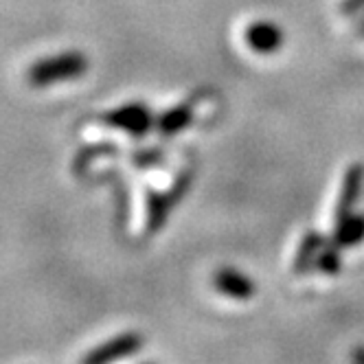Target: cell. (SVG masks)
<instances>
[{
  "instance_id": "9",
  "label": "cell",
  "mask_w": 364,
  "mask_h": 364,
  "mask_svg": "<svg viewBox=\"0 0 364 364\" xmlns=\"http://www.w3.org/2000/svg\"><path fill=\"white\" fill-rule=\"evenodd\" d=\"M321 246L323 240L318 232H309V235L303 240L299 252H296V262H294V272H305L307 268H311L316 264V259L321 255Z\"/></svg>"
},
{
  "instance_id": "13",
  "label": "cell",
  "mask_w": 364,
  "mask_h": 364,
  "mask_svg": "<svg viewBox=\"0 0 364 364\" xmlns=\"http://www.w3.org/2000/svg\"><path fill=\"white\" fill-rule=\"evenodd\" d=\"M362 36H364V27H362Z\"/></svg>"
},
{
  "instance_id": "10",
  "label": "cell",
  "mask_w": 364,
  "mask_h": 364,
  "mask_svg": "<svg viewBox=\"0 0 364 364\" xmlns=\"http://www.w3.org/2000/svg\"><path fill=\"white\" fill-rule=\"evenodd\" d=\"M165 215H167V206H165V200H163V198H156V196H151V206H149V228H151V230L159 228V226L163 224Z\"/></svg>"
},
{
  "instance_id": "6",
  "label": "cell",
  "mask_w": 364,
  "mask_h": 364,
  "mask_svg": "<svg viewBox=\"0 0 364 364\" xmlns=\"http://www.w3.org/2000/svg\"><path fill=\"white\" fill-rule=\"evenodd\" d=\"M362 178H364V171L360 165H353L345 178V189H343V196L338 200V206H336V224L345 222L347 218H351V209L355 206V200L360 198V189H362Z\"/></svg>"
},
{
  "instance_id": "11",
  "label": "cell",
  "mask_w": 364,
  "mask_h": 364,
  "mask_svg": "<svg viewBox=\"0 0 364 364\" xmlns=\"http://www.w3.org/2000/svg\"><path fill=\"white\" fill-rule=\"evenodd\" d=\"M316 266H318L321 270H325V272H336L338 268H341V259H338V252H336L333 248L321 252L318 259H316Z\"/></svg>"
},
{
  "instance_id": "5",
  "label": "cell",
  "mask_w": 364,
  "mask_h": 364,
  "mask_svg": "<svg viewBox=\"0 0 364 364\" xmlns=\"http://www.w3.org/2000/svg\"><path fill=\"white\" fill-rule=\"evenodd\" d=\"M213 283H215V288H218L224 296H228V299L246 301V299H250V296L255 294V283H252L248 277H244L242 272L230 270V268L220 270V272L215 274Z\"/></svg>"
},
{
  "instance_id": "8",
  "label": "cell",
  "mask_w": 364,
  "mask_h": 364,
  "mask_svg": "<svg viewBox=\"0 0 364 364\" xmlns=\"http://www.w3.org/2000/svg\"><path fill=\"white\" fill-rule=\"evenodd\" d=\"M364 240V215H351L345 222L336 224V246H355Z\"/></svg>"
},
{
  "instance_id": "4",
  "label": "cell",
  "mask_w": 364,
  "mask_h": 364,
  "mask_svg": "<svg viewBox=\"0 0 364 364\" xmlns=\"http://www.w3.org/2000/svg\"><path fill=\"white\" fill-rule=\"evenodd\" d=\"M246 44L255 50V53H262V55H268V53H277L279 46L283 44V33L277 24L272 22H255L246 29Z\"/></svg>"
},
{
  "instance_id": "3",
  "label": "cell",
  "mask_w": 364,
  "mask_h": 364,
  "mask_svg": "<svg viewBox=\"0 0 364 364\" xmlns=\"http://www.w3.org/2000/svg\"><path fill=\"white\" fill-rule=\"evenodd\" d=\"M143 341L139 333H121L112 341L103 343L101 347H97L95 351H90L88 355H84V362L90 364H103V362H112L119 358H127L141 349Z\"/></svg>"
},
{
  "instance_id": "7",
  "label": "cell",
  "mask_w": 364,
  "mask_h": 364,
  "mask_svg": "<svg viewBox=\"0 0 364 364\" xmlns=\"http://www.w3.org/2000/svg\"><path fill=\"white\" fill-rule=\"evenodd\" d=\"M193 119V103H185V106H176L169 112H165L159 119V129L165 136H171L180 129H185Z\"/></svg>"
},
{
  "instance_id": "12",
  "label": "cell",
  "mask_w": 364,
  "mask_h": 364,
  "mask_svg": "<svg viewBox=\"0 0 364 364\" xmlns=\"http://www.w3.org/2000/svg\"><path fill=\"white\" fill-rule=\"evenodd\" d=\"M360 7H364V0H345V3H343V11L345 14H351V11H355Z\"/></svg>"
},
{
  "instance_id": "1",
  "label": "cell",
  "mask_w": 364,
  "mask_h": 364,
  "mask_svg": "<svg viewBox=\"0 0 364 364\" xmlns=\"http://www.w3.org/2000/svg\"><path fill=\"white\" fill-rule=\"evenodd\" d=\"M88 68V60L82 53H62L55 58L40 60L29 70V82L33 86H50L55 82L82 77Z\"/></svg>"
},
{
  "instance_id": "2",
  "label": "cell",
  "mask_w": 364,
  "mask_h": 364,
  "mask_svg": "<svg viewBox=\"0 0 364 364\" xmlns=\"http://www.w3.org/2000/svg\"><path fill=\"white\" fill-rule=\"evenodd\" d=\"M103 121L112 127L125 129V132L134 136H143L151 127V112L145 106H141V103H129V106H121L114 112L106 114Z\"/></svg>"
}]
</instances>
